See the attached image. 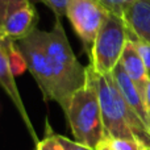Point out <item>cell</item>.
Segmentation results:
<instances>
[{"mask_svg": "<svg viewBox=\"0 0 150 150\" xmlns=\"http://www.w3.org/2000/svg\"><path fill=\"white\" fill-rule=\"evenodd\" d=\"M120 65H121V67L124 69V71L129 76V79L134 83V86L140 91L142 98H145L146 88H148L150 83V73L146 69L134 42L130 41V40L128 41L127 47H125L124 53H122Z\"/></svg>", "mask_w": 150, "mask_h": 150, "instance_id": "9c48e42d", "label": "cell"}, {"mask_svg": "<svg viewBox=\"0 0 150 150\" xmlns=\"http://www.w3.org/2000/svg\"><path fill=\"white\" fill-rule=\"evenodd\" d=\"M98 150H111V149H109V148H108V146H107V144H105V142H104V144H103V145H101V146H100V148H99Z\"/></svg>", "mask_w": 150, "mask_h": 150, "instance_id": "ffe728a7", "label": "cell"}, {"mask_svg": "<svg viewBox=\"0 0 150 150\" xmlns=\"http://www.w3.org/2000/svg\"><path fill=\"white\" fill-rule=\"evenodd\" d=\"M105 144L111 150H148L150 148L138 140L130 138H108Z\"/></svg>", "mask_w": 150, "mask_h": 150, "instance_id": "7c38bea8", "label": "cell"}, {"mask_svg": "<svg viewBox=\"0 0 150 150\" xmlns=\"http://www.w3.org/2000/svg\"><path fill=\"white\" fill-rule=\"evenodd\" d=\"M108 12L122 16L124 11L132 4L134 0H98Z\"/></svg>", "mask_w": 150, "mask_h": 150, "instance_id": "9a60e30c", "label": "cell"}, {"mask_svg": "<svg viewBox=\"0 0 150 150\" xmlns=\"http://www.w3.org/2000/svg\"><path fill=\"white\" fill-rule=\"evenodd\" d=\"M129 32L124 17L116 13H108L92 49L90 67L96 75L112 74L120 63L127 44Z\"/></svg>", "mask_w": 150, "mask_h": 150, "instance_id": "277c9868", "label": "cell"}, {"mask_svg": "<svg viewBox=\"0 0 150 150\" xmlns=\"http://www.w3.org/2000/svg\"><path fill=\"white\" fill-rule=\"evenodd\" d=\"M112 76H113V79H115V82H116V84H117V87H119L124 100L127 101L128 105L136 112V115L142 120L144 124L150 129V121H149L148 112H146L145 100H144L142 95H141L140 91L137 90L134 83L129 79V76L127 75V73L124 71V69L121 67L120 63L115 67V70L112 71Z\"/></svg>", "mask_w": 150, "mask_h": 150, "instance_id": "30bf717a", "label": "cell"}, {"mask_svg": "<svg viewBox=\"0 0 150 150\" xmlns=\"http://www.w3.org/2000/svg\"><path fill=\"white\" fill-rule=\"evenodd\" d=\"M32 1L42 3L54 13L55 18H62L63 16L66 17V15H67V9L71 0H32Z\"/></svg>", "mask_w": 150, "mask_h": 150, "instance_id": "5bb4252c", "label": "cell"}, {"mask_svg": "<svg viewBox=\"0 0 150 150\" xmlns=\"http://www.w3.org/2000/svg\"><path fill=\"white\" fill-rule=\"evenodd\" d=\"M108 13L98 0H71L69 5L66 17L82 42L88 59L92 57L96 37Z\"/></svg>", "mask_w": 150, "mask_h": 150, "instance_id": "8992f818", "label": "cell"}, {"mask_svg": "<svg viewBox=\"0 0 150 150\" xmlns=\"http://www.w3.org/2000/svg\"><path fill=\"white\" fill-rule=\"evenodd\" d=\"M74 141L80 145L98 150L105 142L103 116L98 91L88 67V82L71 98L63 111Z\"/></svg>", "mask_w": 150, "mask_h": 150, "instance_id": "3957f363", "label": "cell"}, {"mask_svg": "<svg viewBox=\"0 0 150 150\" xmlns=\"http://www.w3.org/2000/svg\"><path fill=\"white\" fill-rule=\"evenodd\" d=\"M0 84H1L4 92L7 93V96L11 99V101L13 103V105L16 107V109L18 111V113L21 115V119L25 121V125L29 128L32 133H33V128H32L30 120L28 117L26 109L24 107L23 99H21V93L18 92V88L16 86L15 82V75H13L12 70L9 67L8 63V57L5 50L0 46Z\"/></svg>", "mask_w": 150, "mask_h": 150, "instance_id": "8fae6325", "label": "cell"}, {"mask_svg": "<svg viewBox=\"0 0 150 150\" xmlns=\"http://www.w3.org/2000/svg\"><path fill=\"white\" fill-rule=\"evenodd\" d=\"M21 54L25 58L28 71L34 78L45 101H55V79L44 44V30L36 29L30 36L17 42Z\"/></svg>", "mask_w": 150, "mask_h": 150, "instance_id": "5b68a950", "label": "cell"}, {"mask_svg": "<svg viewBox=\"0 0 150 150\" xmlns=\"http://www.w3.org/2000/svg\"><path fill=\"white\" fill-rule=\"evenodd\" d=\"M57 136H58V140H59V142L62 144V146L65 150H95V149L88 148V146L80 145V144L75 142L74 140H70V138H67V137H63V136H61V134H57Z\"/></svg>", "mask_w": 150, "mask_h": 150, "instance_id": "e0dca14e", "label": "cell"}, {"mask_svg": "<svg viewBox=\"0 0 150 150\" xmlns=\"http://www.w3.org/2000/svg\"><path fill=\"white\" fill-rule=\"evenodd\" d=\"M44 44L55 79V103L65 111L71 98L87 84L88 66L74 54L61 18H55L49 32L44 30Z\"/></svg>", "mask_w": 150, "mask_h": 150, "instance_id": "6da1fadb", "label": "cell"}, {"mask_svg": "<svg viewBox=\"0 0 150 150\" xmlns=\"http://www.w3.org/2000/svg\"><path fill=\"white\" fill-rule=\"evenodd\" d=\"M38 24V13L32 0H11L0 11V40L18 42L30 36Z\"/></svg>", "mask_w": 150, "mask_h": 150, "instance_id": "52a82bcc", "label": "cell"}, {"mask_svg": "<svg viewBox=\"0 0 150 150\" xmlns=\"http://www.w3.org/2000/svg\"><path fill=\"white\" fill-rule=\"evenodd\" d=\"M148 150H150V149H148Z\"/></svg>", "mask_w": 150, "mask_h": 150, "instance_id": "44dd1931", "label": "cell"}, {"mask_svg": "<svg viewBox=\"0 0 150 150\" xmlns=\"http://www.w3.org/2000/svg\"><path fill=\"white\" fill-rule=\"evenodd\" d=\"M145 107H146V112H148V116H149V121H150V83L146 88V92H145Z\"/></svg>", "mask_w": 150, "mask_h": 150, "instance_id": "ac0fdd59", "label": "cell"}, {"mask_svg": "<svg viewBox=\"0 0 150 150\" xmlns=\"http://www.w3.org/2000/svg\"><path fill=\"white\" fill-rule=\"evenodd\" d=\"M34 150H65L62 144L58 140L57 133L50 129L49 125H46V136L42 140L37 141V145Z\"/></svg>", "mask_w": 150, "mask_h": 150, "instance_id": "4fadbf2b", "label": "cell"}, {"mask_svg": "<svg viewBox=\"0 0 150 150\" xmlns=\"http://www.w3.org/2000/svg\"><path fill=\"white\" fill-rule=\"evenodd\" d=\"M90 71L100 101L105 140L130 138L150 148V129L124 100L112 74L100 76L93 74L91 67Z\"/></svg>", "mask_w": 150, "mask_h": 150, "instance_id": "7a4b0ae2", "label": "cell"}, {"mask_svg": "<svg viewBox=\"0 0 150 150\" xmlns=\"http://www.w3.org/2000/svg\"><path fill=\"white\" fill-rule=\"evenodd\" d=\"M11 0H0V11H3L5 7L8 5V3H9Z\"/></svg>", "mask_w": 150, "mask_h": 150, "instance_id": "d6986e66", "label": "cell"}, {"mask_svg": "<svg viewBox=\"0 0 150 150\" xmlns=\"http://www.w3.org/2000/svg\"><path fill=\"white\" fill-rule=\"evenodd\" d=\"M129 32V40L150 45V0H134L122 13Z\"/></svg>", "mask_w": 150, "mask_h": 150, "instance_id": "ba28073f", "label": "cell"}, {"mask_svg": "<svg viewBox=\"0 0 150 150\" xmlns=\"http://www.w3.org/2000/svg\"><path fill=\"white\" fill-rule=\"evenodd\" d=\"M130 41H132V40H130ZM133 42H134L136 47H137V50H138V53H140V55H141V58H142L148 71L150 73V45L146 44V42L138 41V40H134Z\"/></svg>", "mask_w": 150, "mask_h": 150, "instance_id": "2e32d148", "label": "cell"}]
</instances>
